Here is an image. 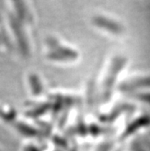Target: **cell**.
I'll return each mask as SVG.
<instances>
[{
    "mask_svg": "<svg viewBox=\"0 0 150 151\" xmlns=\"http://www.w3.org/2000/svg\"><path fill=\"white\" fill-rule=\"evenodd\" d=\"M47 58L56 62H72L79 57L78 52L68 45L61 43L56 38L47 41Z\"/></svg>",
    "mask_w": 150,
    "mask_h": 151,
    "instance_id": "cell-1",
    "label": "cell"
},
{
    "mask_svg": "<svg viewBox=\"0 0 150 151\" xmlns=\"http://www.w3.org/2000/svg\"><path fill=\"white\" fill-rule=\"evenodd\" d=\"M126 58L123 56L117 55L113 58L103 84L101 98L104 100V102H107L109 98L111 97L115 84L119 78L120 73L126 66Z\"/></svg>",
    "mask_w": 150,
    "mask_h": 151,
    "instance_id": "cell-2",
    "label": "cell"
},
{
    "mask_svg": "<svg viewBox=\"0 0 150 151\" xmlns=\"http://www.w3.org/2000/svg\"><path fill=\"white\" fill-rule=\"evenodd\" d=\"M93 22L100 29L111 33L114 35H121L124 32L123 27L111 19L104 17H97L93 20Z\"/></svg>",
    "mask_w": 150,
    "mask_h": 151,
    "instance_id": "cell-3",
    "label": "cell"
},
{
    "mask_svg": "<svg viewBox=\"0 0 150 151\" xmlns=\"http://www.w3.org/2000/svg\"><path fill=\"white\" fill-rule=\"evenodd\" d=\"M147 120L148 119L145 118V117H140V118L136 119L135 121H133V122L130 123L126 127L123 134H121L120 138L121 139H126L128 137L131 136L133 134H135L137 130L142 128L143 127H144V125L147 124V121H148Z\"/></svg>",
    "mask_w": 150,
    "mask_h": 151,
    "instance_id": "cell-4",
    "label": "cell"
},
{
    "mask_svg": "<svg viewBox=\"0 0 150 151\" xmlns=\"http://www.w3.org/2000/svg\"><path fill=\"white\" fill-rule=\"evenodd\" d=\"M29 84L32 93L34 96H40L43 93V84L39 76L35 74H31L29 76Z\"/></svg>",
    "mask_w": 150,
    "mask_h": 151,
    "instance_id": "cell-5",
    "label": "cell"
},
{
    "mask_svg": "<svg viewBox=\"0 0 150 151\" xmlns=\"http://www.w3.org/2000/svg\"><path fill=\"white\" fill-rule=\"evenodd\" d=\"M15 128L23 136L26 137H34L36 136L38 132L36 129L33 128L29 125L26 124L25 123H16L15 124Z\"/></svg>",
    "mask_w": 150,
    "mask_h": 151,
    "instance_id": "cell-6",
    "label": "cell"
}]
</instances>
